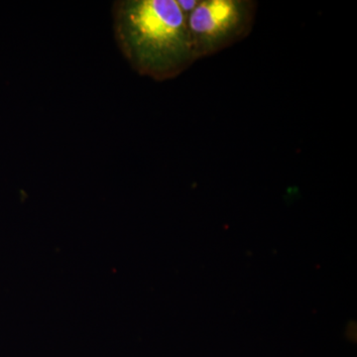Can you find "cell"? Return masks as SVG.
Returning a JSON list of instances; mask_svg holds the SVG:
<instances>
[{
	"label": "cell",
	"mask_w": 357,
	"mask_h": 357,
	"mask_svg": "<svg viewBox=\"0 0 357 357\" xmlns=\"http://www.w3.org/2000/svg\"><path fill=\"white\" fill-rule=\"evenodd\" d=\"M114 29L121 53L141 76L167 81L198 60L177 0L115 1Z\"/></svg>",
	"instance_id": "1"
},
{
	"label": "cell",
	"mask_w": 357,
	"mask_h": 357,
	"mask_svg": "<svg viewBox=\"0 0 357 357\" xmlns=\"http://www.w3.org/2000/svg\"><path fill=\"white\" fill-rule=\"evenodd\" d=\"M252 0H199L187 17L195 55L199 60L220 53L248 37L255 22Z\"/></svg>",
	"instance_id": "2"
},
{
	"label": "cell",
	"mask_w": 357,
	"mask_h": 357,
	"mask_svg": "<svg viewBox=\"0 0 357 357\" xmlns=\"http://www.w3.org/2000/svg\"><path fill=\"white\" fill-rule=\"evenodd\" d=\"M177 2L182 13L188 17L198 6L199 0H177Z\"/></svg>",
	"instance_id": "3"
}]
</instances>
